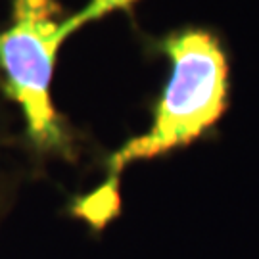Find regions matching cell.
<instances>
[{
    "instance_id": "obj_4",
    "label": "cell",
    "mask_w": 259,
    "mask_h": 259,
    "mask_svg": "<svg viewBox=\"0 0 259 259\" xmlns=\"http://www.w3.org/2000/svg\"><path fill=\"white\" fill-rule=\"evenodd\" d=\"M10 102L6 100V96L2 93V83H0V146H6L12 142V133L8 129L10 123Z\"/></svg>"
},
{
    "instance_id": "obj_2",
    "label": "cell",
    "mask_w": 259,
    "mask_h": 259,
    "mask_svg": "<svg viewBox=\"0 0 259 259\" xmlns=\"http://www.w3.org/2000/svg\"><path fill=\"white\" fill-rule=\"evenodd\" d=\"M0 31V83L23 121V146L37 157H73V135L52 98L58 52L73 31L58 0H10Z\"/></svg>"
},
{
    "instance_id": "obj_1",
    "label": "cell",
    "mask_w": 259,
    "mask_h": 259,
    "mask_svg": "<svg viewBox=\"0 0 259 259\" xmlns=\"http://www.w3.org/2000/svg\"><path fill=\"white\" fill-rule=\"evenodd\" d=\"M159 50L167 56L171 71L150 129L113 152L106 161L108 175L102 185L71 205V213L94 229H104L119 211L125 167L190 146L227 111L229 58L215 33L202 27L179 29L159 40Z\"/></svg>"
},
{
    "instance_id": "obj_3",
    "label": "cell",
    "mask_w": 259,
    "mask_h": 259,
    "mask_svg": "<svg viewBox=\"0 0 259 259\" xmlns=\"http://www.w3.org/2000/svg\"><path fill=\"white\" fill-rule=\"evenodd\" d=\"M133 0H93L89 4V8H84L83 12L75 14L69 18V23H71V29H79L81 25H84V21L89 19H96L108 14L111 10H121V8H127Z\"/></svg>"
},
{
    "instance_id": "obj_5",
    "label": "cell",
    "mask_w": 259,
    "mask_h": 259,
    "mask_svg": "<svg viewBox=\"0 0 259 259\" xmlns=\"http://www.w3.org/2000/svg\"><path fill=\"white\" fill-rule=\"evenodd\" d=\"M10 198V177L0 175V211H4V207L8 204Z\"/></svg>"
}]
</instances>
